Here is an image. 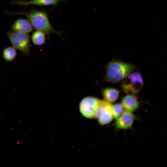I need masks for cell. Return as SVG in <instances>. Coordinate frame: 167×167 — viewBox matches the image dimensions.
Segmentation results:
<instances>
[{"label":"cell","mask_w":167,"mask_h":167,"mask_svg":"<svg viewBox=\"0 0 167 167\" xmlns=\"http://www.w3.org/2000/svg\"><path fill=\"white\" fill-rule=\"evenodd\" d=\"M5 13L10 15H24L36 30L42 31L47 35L55 33L62 38V33L54 28L50 22L47 13L45 11L33 10L28 12L6 11Z\"/></svg>","instance_id":"cell-1"},{"label":"cell","mask_w":167,"mask_h":167,"mask_svg":"<svg viewBox=\"0 0 167 167\" xmlns=\"http://www.w3.org/2000/svg\"><path fill=\"white\" fill-rule=\"evenodd\" d=\"M135 68V66L132 64L118 60H112L106 66V80L113 83L119 82L123 80Z\"/></svg>","instance_id":"cell-2"},{"label":"cell","mask_w":167,"mask_h":167,"mask_svg":"<svg viewBox=\"0 0 167 167\" xmlns=\"http://www.w3.org/2000/svg\"><path fill=\"white\" fill-rule=\"evenodd\" d=\"M143 84L140 74L138 72H131L122 82V88L126 95L135 96L139 91Z\"/></svg>","instance_id":"cell-3"},{"label":"cell","mask_w":167,"mask_h":167,"mask_svg":"<svg viewBox=\"0 0 167 167\" xmlns=\"http://www.w3.org/2000/svg\"><path fill=\"white\" fill-rule=\"evenodd\" d=\"M7 37L13 46L28 56L30 54V37L27 33L15 31L7 32Z\"/></svg>","instance_id":"cell-4"},{"label":"cell","mask_w":167,"mask_h":167,"mask_svg":"<svg viewBox=\"0 0 167 167\" xmlns=\"http://www.w3.org/2000/svg\"><path fill=\"white\" fill-rule=\"evenodd\" d=\"M100 100L92 96H86L81 101L79 110L82 115L88 118H95Z\"/></svg>","instance_id":"cell-5"},{"label":"cell","mask_w":167,"mask_h":167,"mask_svg":"<svg viewBox=\"0 0 167 167\" xmlns=\"http://www.w3.org/2000/svg\"><path fill=\"white\" fill-rule=\"evenodd\" d=\"M112 105L105 100H100L95 118L101 125H107L114 118L112 113Z\"/></svg>","instance_id":"cell-6"},{"label":"cell","mask_w":167,"mask_h":167,"mask_svg":"<svg viewBox=\"0 0 167 167\" xmlns=\"http://www.w3.org/2000/svg\"><path fill=\"white\" fill-rule=\"evenodd\" d=\"M136 117L132 112L125 110L122 115L116 119L114 123L118 129L126 130L131 128Z\"/></svg>","instance_id":"cell-7"},{"label":"cell","mask_w":167,"mask_h":167,"mask_svg":"<svg viewBox=\"0 0 167 167\" xmlns=\"http://www.w3.org/2000/svg\"><path fill=\"white\" fill-rule=\"evenodd\" d=\"M63 0H31L28 1L18 0L12 1L11 4L25 6L35 5L37 6H47L57 5Z\"/></svg>","instance_id":"cell-8"},{"label":"cell","mask_w":167,"mask_h":167,"mask_svg":"<svg viewBox=\"0 0 167 167\" xmlns=\"http://www.w3.org/2000/svg\"><path fill=\"white\" fill-rule=\"evenodd\" d=\"M12 30L15 32L29 33L33 30V27L28 20L19 19L15 21L11 26Z\"/></svg>","instance_id":"cell-9"},{"label":"cell","mask_w":167,"mask_h":167,"mask_svg":"<svg viewBox=\"0 0 167 167\" xmlns=\"http://www.w3.org/2000/svg\"><path fill=\"white\" fill-rule=\"evenodd\" d=\"M121 104L125 110L133 112L139 108L140 102L134 95H127L121 101Z\"/></svg>","instance_id":"cell-10"},{"label":"cell","mask_w":167,"mask_h":167,"mask_svg":"<svg viewBox=\"0 0 167 167\" xmlns=\"http://www.w3.org/2000/svg\"><path fill=\"white\" fill-rule=\"evenodd\" d=\"M102 96L104 100L110 103L116 101L119 95L118 90L113 88H106L103 89Z\"/></svg>","instance_id":"cell-11"},{"label":"cell","mask_w":167,"mask_h":167,"mask_svg":"<svg viewBox=\"0 0 167 167\" xmlns=\"http://www.w3.org/2000/svg\"><path fill=\"white\" fill-rule=\"evenodd\" d=\"M45 34L44 32L36 30L34 31L31 35V39L33 43L36 45L44 44L46 40Z\"/></svg>","instance_id":"cell-12"},{"label":"cell","mask_w":167,"mask_h":167,"mask_svg":"<svg viewBox=\"0 0 167 167\" xmlns=\"http://www.w3.org/2000/svg\"><path fill=\"white\" fill-rule=\"evenodd\" d=\"M17 55L16 49L13 46H8L5 48L2 51V56L4 59L7 62L13 61Z\"/></svg>","instance_id":"cell-13"},{"label":"cell","mask_w":167,"mask_h":167,"mask_svg":"<svg viewBox=\"0 0 167 167\" xmlns=\"http://www.w3.org/2000/svg\"><path fill=\"white\" fill-rule=\"evenodd\" d=\"M112 109L113 118L115 119L119 117L125 110L121 103H119L112 105Z\"/></svg>","instance_id":"cell-14"}]
</instances>
